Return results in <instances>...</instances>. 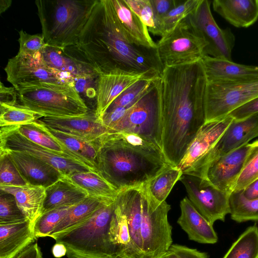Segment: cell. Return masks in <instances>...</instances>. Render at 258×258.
I'll return each instance as SVG.
<instances>
[{
    "label": "cell",
    "mask_w": 258,
    "mask_h": 258,
    "mask_svg": "<svg viewBox=\"0 0 258 258\" xmlns=\"http://www.w3.org/2000/svg\"><path fill=\"white\" fill-rule=\"evenodd\" d=\"M37 121L52 129L90 141H97L110 133L95 111L92 110L80 116H43Z\"/></svg>",
    "instance_id": "ac0fdd59"
},
{
    "label": "cell",
    "mask_w": 258,
    "mask_h": 258,
    "mask_svg": "<svg viewBox=\"0 0 258 258\" xmlns=\"http://www.w3.org/2000/svg\"><path fill=\"white\" fill-rule=\"evenodd\" d=\"M208 81L234 82L258 79V66L204 55L201 59Z\"/></svg>",
    "instance_id": "603a6c76"
},
{
    "label": "cell",
    "mask_w": 258,
    "mask_h": 258,
    "mask_svg": "<svg viewBox=\"0 0 258 258\" xmlns=\"http://www.w3.org/2000/svg\"><path fill=\"white\" fill-rule=\"evenodd\" d=\"M223 258H258V227H248L232 244Z\"/></svg>",
    "instance_id": "e575fe53"
},
{
    "label": "cell",
    "mask_w": 258,
    "mask_h": 258,
    "mask_svg": "<svg viewBox=\"0 0 258 258\" xmlns=\"http://www.w3.org/2000/svg\"><path fill=\"white\" fill-rule=\"evenodd\" d=\"M113 200L114 199H99L87 197L71 208L49 237L54 239L77 228L87 221L103 205Z\"/></svg>",
    "instance_id": "4dcf8cb0"
},
{
    "label": "cell",
    "mask_w": 258,
    "mask_h": 258,
    "mask_svg": "<svg viewBox=\"0 0 258 258\" xmlns=\"http://www.w3.org/2000/svg\"><path fill=\"white\" fill-rule=\"evenodd\" d=\"M213 10L232 26L247 28L258 20V0H214Z\"/></svg>",
    "instance_id": "484cf974"
},
{
    "label": "cell",
    "mask_w": 258,
    "mask_h": 258,
    "mask_svg": "<svg viewBox=\"0 0 258 258\" xmlns=\"http://www.w3.org/2000/svg\"><path fill=\"white\" fill-rule=\"evenodd\" d=\"M18 92L15 88L6 87L1 82L0 84V104L9 105L18 104Z\"/></svg>",
    "instance_id": "f907efd6"
},
{
    "label": "cell",
    "mask_w": 258,
    "mask_h": 258,
    "mask_svg": "<svg viewBox=\"0 0 258 258\" xmlns=\"http://www.w3.org/2000/svg\"><path fill=\"white\" fill-rule=\"evenodd\" d=\"M201 0L181 1L162 20L160 36L170 32L183 19L189 16L198 7Z\"/></svg>",
    "instance_id": "74e56055"
},
{
    "label": "cell",
    "mask_w": 258,
    "mask_h": 258,
    "mask_svg": "<svg viewBox=\"0 0 258 258\" xmlns=\"http://www.w3.org/2000/svg\"><path fill=\"white\" fill-rule=\"evenodd\" d=\"M27 184L8 154L0 151V185L23 186Z\"/></svg>",
    "instance_id": "ee69618b"
},
{
    "label": "cell",
    "mask_w": 258,
    "mask_h": 258,
    "mask_svg": "<svg viewBox=\"0 0 258 258\" xmlns=\"http://www.w3.org/2000/svg\"><path fill=\"white\" fill-rule=\"evenodd\" d=\"M120 25L128 40L133 44L149 48H156L148 27L130 8L124 0H111Z\"/></svg>",
    "instance_id": "4316f807"
},
{
    "label": "cell",
    "mask_w": 258,
    "mask_h": 258,
    "mask_svg": "<svg viewBox=\"0 0 258 258\" xmlns=\"http://www.w3.org/2000/svg\"><path fill=\"white\" fill-rule=\"evenodd\" d=\"M6 153L27 184L49 186L62 176L57 169L29 154L7 149Z\"/></svg>",
    "instance_id": "44dd1931"
},
{
    "label": "cell",
    "mask_w": 258,
    "mask_h": 258,
    "mask_svg": "<svg viewBox=\"0 0 258 258\" xmlns=\"http://www.w3.org/2000/svg\"><path fill=\"white\" fill-rule=\"evenodd\" d=\"M14 258H43L40 247L37 242L27 247Z\"/></svg>",
    "instance_id": "816d5d0a"
},
{
    "label": "cell",
    "mask_w": 258,
    "mask_h": 258,
    "mask_svg": "<svg viewBox=\"0 0 258 258\" xmlns=\"http://www.w3.org/2000/svg\"><path fill=\"white\" fill-rule=\"evenodd\" d=\"M157 22L156 35L160 36V28L163 18L179 2L177 0H150Z\"/></svg>",
    "instance_id": "7dc6e473"
},
{
    "label": "cell",
    "mask_w": 258,
    "mask_h": 258,
    "mask_svg": "<svg viewBox=\"0 0 258 258\" xmlns=\"http://www.w3.org/2000/svg\"><path fill=\"white\" fill-rule=\"evenodd\" d=\"M27 220L19 208L15 197L11 194L1 190L0 224H10Z\"/></svg>",
    "instance_id": "b9f144b4"
},
{
    "label": "cell",
    "mask_w": 258,
    "mask_h": 258,
    "mask_svg": "<svg viewBox=\"0 0 258 258\" xmlns=\"http://www.w3.org/2000/svg\"><path fill=\"white\" fill-rule=\"evenodd\" d=\"M153 35L157 34V22L150 0H124Z\"/></svg>",
    "instance_id": "7bdbcfd3"
},
{
    "label": "cell",
    "mask_w": 258,
    "mask_h": 258,
    "mask_svg": "<svg viewBox=\"0 0 258 258\" xmlns=\"http://www.w3.org/2000/svg\"><path fill=\"white\" fill-rule=\"evenodd\" d=\"M207 46L200 31L188 17L156 43V50L164 68L200 61Z\"/></svg>",
    "instance_id": "52a82bcc"
},
{
    "label": "cell",
    "mask_w": 258,
    "mask_h": 258,
    "mask_svg": "<svg viewBox=\"0 0 258 258\" xmlns=\"http://www.w3.org/2000/svg\"><path fill=\"white\" fill-rule=\"evenodd\" d=\"M0 189L15 197L20 209L27 219L34 225L43 213L46 188L42 186L27 184L23 186L0 185Z\"/></svg>",
    "instance_id": "83f0119b"
},
{
    "label": "cell",
    "mask_w": 258,
    "mask_h": 258,
    "mask_svg": "<svg viewBox=\"0 0 258 258\" xmlns=\"http://www.w3.org/2000/svg\"><path fill=\"white\" fill-rule=\"evenodd\" d=\"M41 54L50 68L69 74L74 78L99 75L88 58L76 45L62 48L46 44Z\"/></svg>",
    "instance_id": "d6986e66"
},
{
    "label": "cell",
    "mask_w": 258,
    "mask_h": 258,
    "mask_svg": "<svg viewBox=\"0 0 258 258\" xmlns=\"http://www.w3.org/2000/svg\"><path fill=\"white\" fill-rule=\"evenodd\" d=\"M250 144V150L232 192L243 190L258 178V140Z\"/></svg>",
    "instance_id": "f35d334b"
},
{
    "label": "cell",
    "mask_w": 258,
    "mask_h": 258,
    "mask_svg": "<svg viewBox=\"0 0 258 258\" xmlns=\"http://www.w3.org/2000/svg\"><path fill=\"white\" fill-rule=\"evenodd\" d=\"M96 0H37L42 34L47 45H76Z\"/></svg>",
    "instance_id": "277c9868"
},
{
    "label": "cell",
    "mask_w": 258,
    "mask_h": 258,
    "mask_svg": "<svg viewBox=\"0 0 258 258\" xmlns=\"http://www.w3.org/2000/svg\"><path fill=\"white\" fill-rule=\"evenodd\" d=\"M114 207V200L108 201L83 224L54 239L66 246L68 258H123L111 230Z\"/></svg>",
    "instance_id": "5b68a950"
},
{
    "label": "cell",
    "mask_w": 258,
    "mask_h": 258,
    "mask_svg": "<svg viewBox=\"0 0 258 258\" xmlns=\"http://www.w3.org/2000/svg\"><path fill=\"white\" fill-rule=\"evenodd\" d=\"M256 98L258 79L234 82L208 81L205 97V122L223 118Z\"/></svg>",
    "instance_id": "8fae6325"
},
{
    "label": "cell",
    "mask_w": 258,
    "mask_h": 258,
    "mask_svg": "<svg viewBox=\"0 0 258 258\" xmlns=\"http://www.w3.org/2000/svg\"><path fill=\"white\" fill-rule=\"evenodd\" d=\"M153 258H177L175 253L168 250Z\"/></svg>",
    "instance_id": "9f6ffc18"
},
{
    "label": "cell",
    "mask_w": 258,
    "mask_h": 258,
    "mask_svg": "<svg viewBox=\"0 0 258 258\" xmlns=\"http://www.w3.org/2000/svg\"><path fill=\"white\" fill-rule=\"evenodd\" d=\"M210 2L201 0L188 18L203 35L207 46L205 55L232 60L235 38L231 30L222 29L216 22L211 11Z\"/></svg>",
    "instance_id": "4fadbf2b"
},
{
    "label": "cell",
    "mask_w": 258,
    "mask_h": 258,
    "mask_svg": "<svg viewBox=\"0 0 258 258\" xmlns=\"http://www.w3.org/2000/svg\"><path fill=\"white\" fill-rule=\"evenodd\" d=\"M34 123L43 131L61 142L71 151L82 157L97 171L96 157L99 139L96 141H90L52 129L37 121L34 122Z\"/></svg>",
    "instance_id": "1f68e13d"
},
{
    "label": "cell",
    "mask_w": 258,
    "mask_h": 258,
    "mask_svg": "<svg viewBox=\"0 0 258 258\" xmlns=\"http://www.w3.org/2000/svg\"><path fill=\"white\" fill-rule=\"evenodd\" d=\"M17 92V105L43 116H80L90 110L75 87L64 89L37 88Z\"/></svg>",
    "instance_id": "9c48e42d"
},
{
    "label": "cell",
    "mask_w": 258,
    "mask_h": 258,
    "mask_svg": "<svg viewBox=\"0 0 258 258\" xmlns=\"http://www.w3.org/2000/svg\"><path fill=\"white\" fill-rule=\"evenodd\" d=\"M144 73L115 71L99 75L97 86L96 115L100 118L114 100L137 82L146 79H157Z\"/></svg>",
    "instance_id": "ffe728a7"
},
{
    "label": "cell",
    "mask_w": 258,
    "mask_h": 258,
    "mask_svg": "<svg viewBox=\"0 0 258 258\" xmlns=\"http://www.w3.org/2000/svg\"><path fill=\"white\" fill-rule=\"evenodd\" d=\"M251 147L250 143L221 157L209 164L201 178L230 195Z\"/></svg>",
    "instance_id": "e0dca14e"
},
{
    "label": "cell",
    "mask_w": 258,
    "mask_h": 258,
    "mask_svg": "<svg viewBox=\"0 0 258 258\" xmlns=\"http://www.w3.org/2000/svg\"><path fill=\"white\" fill-rule=\"evenodd\" d=\"M160 78L112 126L110 133L136 134L152 141L161 149Z\"/></svg>",
    "instance_id": "ba28073f"
},
{
    "label": "cell",
    "mask_w": 258,
    "mask_h": 258,
    "mask_svg": "<svg viewBox=\"0 0 258 258\" xmlns=\"http://www.w3.org/2000/svg\"><path fill=\"white\" fill-rule=\"evenodd\" d=\"M99 76L94 75L74 78L75 89L86 104L88 101H94L96 104Z\"/></svg>",
    "instance_id": "bcb514c9"
},
{
    "label": "cell",
    "mask_w": 258,
    "mask_h": 258,
    "mask_svg": "<svg viewBox=\"0 0 258 258\" xmlns=\"http://www.w3.org/2000/svg\"><path fill=\"white\" fill-rule=\"evenodd\" d=\"M233 120L229 115L220 119L205 122L176 166L183 174L196 175L203 161Z\"/></svg>",
    "instance_id": "9a60e30c"
},
{
    "label": "cell",
    "mask_w": 258,
    "mask_h": 258,
    "mask_svg": "<svg viewBox=\"0 0 258 258\" xmlns=\"http://www.w3.org/2000/svg\"><path fill=\"white\" fill-rule=\"evenodd\" d=\"M0 149L29 154L51 165L63 176H69L80 172L93 171L80 162L59 156L30 141L20 134L14 125L1 127Z\"/></svg>",
    "instance_id": "5bb4252c"
},
{
    "label": "cell",
    "mask_w": 258,
    "mask_h": 258,
    "mask_svg": "<svg viewBox=\"0 0 258 258\" xmlns=\"http://www.w3.org/2000/svg\"><path fill=\"white\" fill-rule=\"evenodd\" d=\"M179 180L185 186L188 199L210 223L213 225L218 220L224 221L230 212V194L198 176L183 174Z\"/></svg>",
    "instance_id": "7c38bea8"
},
{
    "label": "cell",
    "mask_w": 258,
    "mask_h": 258,
    "mask_svg": "<svg viewBox=\"0 0 258 258\" xmlns=\"http://www.w3.org/2000/svg\"><path fill=\"white\" fill-rule=\"evenodd\" d=\"M229 208L231 218L236 222L258 221V199L247 200L241 190L230 194Z\"/></svg>",
    "instance_id": "d590c367"
},
{
    "label": "cell",
    "mask_w": 258,
    "mask_h": 258,
    "mask_svg": "<svg viewBox=\"0 0 258 258\" xmlns=\"http://www.w3.org/2000/svg\"><path fill=\"white\" fill-rule=\"evenodd\" d=\"M14 126L20 134L30 141L51 151L56 155L80 162L89 167L93 171L98 173L86 160L71 151L57 139L41 130L34 122Z\"/></svg>",
    "instance_id": "f546056e"
},
{
    "label": "cell",
    "mask_w": 258,
    "mask_h": 258,
    "mask_svg": "<svg viewBox=\"0 0 258 258\" xmlns=\"http://www.w3.org/2000/svg\"><path fill=\"white\" fill-rule=\"evenodd\" d=\"M171 165L161 148L141 136L108 133L98 142V173L118 191L147 183Z\"/></svg>",
    "instance_id": "3957f363"
},
{
    "label": "cell",
    "mask_w": 258,
    "mask_h": 258,
    "mask_svg": "<svg viewBox=\"0 0 258 258\" xmlns=\"http://www.w3.org/2000/svg\"><path fill=\"white\" fill-rule=\"evenodd\" d=\"M241 191L243 197L247 200L258 199V178Z\"/></svg>",
    "instance_id": "f5cc1de1"
},
{
    "label": "cell",
    "mask_w": 258,
    "mask_h": 258,
    "mask_svg": "<svg viewBox=\"0 0 258 258\" xmlns=\"http://www.w3.org/2000/svg\"><path fill=\"white\" fill-rule=\"evenodd\" d=\"M207 82L201 60L165 67L159 79L161 149L173 167L205 122Z\"/></svg>",
    "instance_id": "6da1fadb"
},
{
    "label": "cell",
    "mask_w": 258,
    "mask_h": 258,
    "mask_svg": "<svg viewBox=\"0 0 258 258\" xmlns=\"http://www.w3.org/2000/svg\"><path fill=\"white\" fill-rule=\"evenodd\" d=\"M169 250L175 253L177 258H208L205 252L178 244H172Z\"/></svg>",
    "instance_id": "681fc988"
},
{
    "label": "cell",
    "mask_w": 258,
    "mask_h": 258,
    "mask_svg": "<svg viewBox=\"0 0 258 258\" xmlns=\"http://www.w3.org/2000/svg\"><path fill=\"white\" fill-rule=\"evenodd\" d=\"M76 45L99 75L119 71L160 77L164 69L156 48L138 46L128 40L111 0H96Z\"/></svg>",
    "instance_id": "7a4b0ae2"
},
{
    "label": "cell",
    "mask_w": 258,
    "mask_h": 258,
    "mask_svg": "<svg viewBox=\"0 0 258 258\" xmlns=\"http://www.w3.org/2000/svg\"><path fill=\"white\" fill-rule=\"evenodd\" d=\"M11 0H1L0 1V14L5 12L12 5Z\"/></svg>",
    "instance_id": "11a10c76"
},
{
    "label": "cell",
    "mask_w": 258,
    "mask_h": 258,
    "mask_svg": "<svg viewBox=\"0 0 258 258\" xmlns=\"http://www.w3.org/2000/svg\"><path fill=\"white\" fill-rule=\"evenodd\" d=\"M258 113V98L231 112L229 115L236 120H241Z\"/></svg>",
    "instance_id": "c3c4849f"
},
{
    "label": "cell",
    "mask_w": 258,
    "mask_h": 258,
    "mask_svg": "<svg viewBox=\"0 0 258 258\" xmlns=\"http://www.w3.org/2000/svg\"><path fill=\"white\" fill-rule=\"evenodd\" d=\"M4 70L7 81L17 91L37 88L64 89L75 87L74 78L48 66L41 52L33 55L18 53L9 59Z\"/></svg>",
    "instance_id": "8992f818"
},
{
    "label": "cell",
    "mask_w": 258,
    "mask_h": 258,
    "mask_svg": "<svg viewBox=\"0 0 258 258\" xmlns=\"http://www.w3.org/2000/svg\"><path fill=\"white\" fill-rule=\"evenodd\" d=\"M182 174L178 168L170 165L146 183L148 191L156 201L162 203Z\"/></svg>",
    "instance_id": "836d02e7"
},
{
    "label": "cell",
    "mask_w": 258,
    "mask_h": 258,
    "mask_svg": "<svg viewBox=\"0 0 258 258\" xmlns=\"http://www.w3.org/2000/svg\"><path fill=\"white\" fill-rule=\"evenodd\" d=\"M87 197V193L68 176H62L46 188L42 214L60 207L76 205Z\"/></svg>",
    "instance_id": "f1b7e54d"
},
{
    "label": "cell",
    "mask_w": 258,
    "mask_h": 258,
    "mask_svg": "<svg viewBox=\"0 0 258 258\" xmlns=\"http://www.w3.org/2000/svg\"><path fill=\"white\" fill-rule=\"evenodd\" d=\"M67 249L66 246L61 243L56 242L52 248V253L56 258H60L67 254Z\"/></svg>",
    "instance_id": "db71d44e"
},
{
    "label": "cell",
    "mask_w": 258,
    "mask_h": 258,
    "mask_svg": "<svg viewBox=\"0 0 258 258\" xmlns=\"http://www.w3.org/2000/svg\"><path fill=\"white\" fill-rule=\"evenodd\" d=\"M181 214L177 223L187 234L188 239L204 244H214L218 240L213 225L194 207L187 197L180 202Z\"/></svg>",
    "instance_id": "cb8c5ba5"
},
{
    "label": "cell",
    "mask_w": 258,
    "mask_h": 258,
    "mask_svg": "<svg viewBox=\"0 0 258 258\" xmlns=\"http://www.w3.org/2000/svg\"><path fill=\"white\" fill-rule=\"evenodd\" d=\"M258 137V113L247 118L233 119L215 146L203 161L196 176L201 177L206 167L211 163Z\"/></svg>",
    "instance_id": "2e32d148"
},
{
    "label": "cell",
    "mask_w": 258,
    "mask_h": 258,
    "mask_svg": "<svg viewBox=\"0 0 258 258\" xmlns=\"http://www.w3.org/2000/svg\"><path fill=\"white\" fill-rule=\"evenodd\" d=\"M143 185L119 190L115 197L124 209L132 243L137 258H143L141 236Z\"/></svg>",
    "instance_id": "7402d4cb"
},
{
    "label": "cell",
    "mask_w": 258,
    "mask_h": 258,
    "mask_svg": "<svg viewBox=\"0 0 258 258\" xmlns=\"http://www.w3.org/2000/svg\"><path fill=\"white\" fill-rule=\"evenodd\" d=\"M36 239L34 225L27 219L0 224V258H14Z\"/></svg>",
    "instance_id": "d4e9b609"
},
{
    "label": "cell",
    "mask_w": 258,
    "mask_h": 258,
    "mask_svg": "<svg viewBox=\"0 0 258 258\" xmlns=\"http://www.w3.org/2000/svg\"><path fill=\"white\" fill-rule=\"evenodd\" d=\"M0 111L1 127L31 124L43 117L37 112L17 105L1 104Z\"/></svg>",
    "instance_id": "8d00e7d4"
},
{
    "label": "cell",
    "mask_w": 258,
    "mask_h": 258,
    "mask_svg": "<svg viewBox=\"0 0 258 258\" xmlns=\"http://www.w3.org/2000/svg\"><path fill=\"white\" fill-rule=\"evenodd\" d=\"M74 206L60 207L42 214L34 225L36 238L49 237L56 225Z\"/></svg>",
    "instance_id": "60d3db41"
},
{
    "label": "cell",
    "mask_w": 258,
    "mask_h": 258,
    "mask_svg": "<svg viewBox=\"0 0 258 258\" xmlns=\"http://www.w3.org/2000/svg\"><path fill=\"white\" fill-rule=\"evenodd\" d=\"M171 206L159 203L149 194L146 184L142 192L141 236L143 258H153L169 250L172 244V226L168 219Z\"/></svg>",
    "instance_id": "30bf717a"
},
{
    "label": "cell",
    "mask_w": 258,
    "mask_h": 258,
    "mask_svg": "<svg viewBox=\"0 0 258 258\" xmlns=\"http://www.w3.org/2000/svg\"><path fill=\"white\" fill-rule=\"evenodd\" d=\"M19 34V53L33 55L41 52L46 45L42 33L30 34L22 29Z\"/></svg>",
    "instance_id": "f6af8a7d"
},
{
    "label": "cell",
    "mask_w": 258,
    "mask_h": 258,
    "mask_svg": "<svg viewBox=\"0 0 258 258\" xmlns=\"http://www.w3.org/2000/svg\"><path fill=\"white\" fill-rule=\"evenodd\" d=\"M159 78L142 79L137 82L120 94L106 110L118 107L128 109L149 91L155 81Z\"/></svg>",
    "instance_id": "ab89813d"
},
{
    "label": "cell",
    "mask_w": 258,
    "mask_h": 258,
    "mask_svg": "<svg viewBox=\"0 0 258 258\" xmlns=\"http://www.w3.org/2000/svg\"><path fill=\"white\" fill-rule=\"evenodd\" d=\"M88 197L99 199H114L118 191L98 173L88 171L77 172L68 176Z\"/></svg>",
    "instance_id": "d6a6232c"
}]
</instances>
